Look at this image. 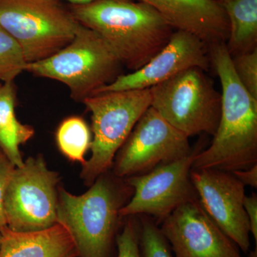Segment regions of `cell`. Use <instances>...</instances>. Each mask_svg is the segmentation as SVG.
<instances>
[{
	"mask_svg": "<svg viewBox=\"0 0 257 257\" xmlns=\"http://www.w3.org/2000/svg\"><path fill=\"white\" fill-rule=\"evenodd\" d=\"M209 50L221 85L220 120L210 146L198 152L192 169L247 170L257 164V99L236 77L225 43Z\"/></svg>",
	"mask_w": 257,
	"mask_h": 257,
	"instance_id": "6da1fadb",
	"label": "cell"
},
{
	"mask_svg": "<svg viewBox=\"0 0 257 257\" xmlns=\"http://www.w3.org/2000/svg\"><path fill=\"white\" fill-rule=\"evenodd\" d=\"M75 20L96 32L121 65L136 71L167 45L175 29L146 3L99 0L69 7Z\"/></svg>",
	"mask_w": 257,
	"mask_h": 257,
	"instance_id": "7a4b0ae2",
	"label": "cell"
},
{
	"mask_svg": "<svg viewBox=\"0 0 257 257\" xmlns=\"http://www.w3.org/2000/svg\"><path fill=\"white\" fill-rule=\"evenodd\" d=\"M133 194L125 179L108 172L82 195L58 189L57 223L72 235L78 257H110L121 218L119 211Z\"/></svg>",
	"mask_w": 257,
	"mask_h": 257,
	"instance_id": "3957f363",
	"label": "cell"
},
{
	"mask_svg": "<svg viewBox=\"0 0 257 257\" xmlns=\"http://www.w3.org/2000/svg\"><path fill=\"white\" fill-rule=\"evenodd\" d=\"M121 67L104 40L81 25L69 45L48 58L28 63L25 71L63 83L71 97L82 102L117 78Z\"/></svg>",
	"mask_w": 257,
	"mask_h": 257,
	"instance_id": "277c9868",
	"label": "cell"
},
{
	"mask_svg": "<svg viewBox=\"0 0 257 257\" xmlns=\"http://www.w3.org/2000/svg\"><path fill=\"white\" fill-rule=\"evenodd\" d=\"M92 114V155L82 165L81 177L90 187L109 172L115 155L138 120L152 105L150 89L98 93L82 101Z\"/></svg>",
	"mask_w": 257,
	"mask_h": 257,
	"instance_id": "5b68a950",
	"label": "cell"
},
{
	"mask_svg": "<svg viewBox=\"0 0 257 257\" xmlns=\"http://www.w3.org/2000/svg\"><path fill=\"white\" fill-rule=\"evenodd\" d=\"M0 26L32 63L69 45L81 24L59 0H0Z\"/></svg>",
	"mask_w": 257,
	"mask_h": 257,
	"instance_id": "8992f818",
	"label": "cell"
},
{
	"mask_svg": "<svg viewBox=\"0 0 257 257\" xmlns=\"http://www.w3.org/2000/svg\"><path fill=\"white\" fill-rule=\"evenodd\" d=\"M199 67L179 72L150 88L152 107L186 136H214L219 126L221 95Z\"/></svg>",
	"mask_w": 257,
	"mask_h": 257,
	"instance_id": "52a82bcc",
	"label": "cell"
},
{
	"mask_svg": "<svg viewBox=\"0 0 257 257\" xmlns=\"http://www.w3.org/2000/svg\"><path fill=\"white\" fill-rule=\"evenodd\" d=\"M59 180L42 156L29 157L15 167L5 194L6 226L17 232H33L57 224Z\"/></svg>",
	"mask_w": 257,
	"mask_h": 257,
	"instance_id": "ba28073f",
	"label": "cell"
},
{
	"mask_svg": "<svg viewBox=\"0 0 257 257\" xmlns=\"http://www.w3.org/2000/svg\"><path fill=\"white\" fill-rule=\"evenodd\" d=\"M193 151L188 137L150 106L115 155L113 173L121 179L144 175L189 156Z\"/></svg>",
	"mask_w": 257,
	"mask_h": 257,
	"instance_id": "9c48e42d",
	"label": "cell"
},
{
	"mask_svg": "<svg viewBox=\"0 0 257 257\" xmlns=\"http://www.w3.org/2000/svg\"><path fill=\"white\" fill-rule=\"evenodd\" d=\"M199 152L195 149L183 159L125 179L133 187V194L120 210L121 217L152 216L157 224L182 204L198 199L190 172Z\"/></svg>",
	"mask_w": 257,
	"mask_h": 257,
	"instance_id": "30bf717a",
	"label": "cell"
},
{
	"mask_svg": "<svg viewBox=\"0 0 257 257\" xmlns=\"http://www.w3.org/2000/svg\"><path fill=\"white\" fill-rule=\"evenodd\" d=\"M190 177L208 215L241 251L247 253L251 230L243 207L246 186L232 172L216 169H192Z\"/></svg>",
	"mask_w": 257,
	"mask_h": 257,
	"instance_id": "8fae6325",
	"label": "cell"
},
{
	"mask_svg": "<svg viewBox=\"0 0 257 257\" xmlns=\"http://www.w3.org/2000/svg\"><path fill=\"white\" fill-rule=\"evenodd\" d=\"M160 228L175 257H243L236 243L208 215L199 198L172 211Z\"/></svg>",
	"mask_w": 257,
	"mask_h": 257,
	"instance_id": "7c38bea8",
	"label": "cell"
},
{
	"mask_svg": "<svg viewBox=\"0 0 257 257\" xmlns=\"http://www.w3.org/2000/svg\"><path fill=\"white\" fill-rule=\"evenodd\" d=\"M210 66L207 44L192 34L175 30L167 45L143 67L132 73L120 74L94 94L150 89L186 69L199 67L207 72Z\"/></svg>",
	"mask_w": 257,
	"mask_h": 257,
	"instance_id": "4fadbf2b",
	"label": "cell"
},
{
	"mask_svg": "<svg viewBox=\"0 0 257 257\" xmlns=\"http://www.w3.org/2000/svg\"><path fill=\"white\" fill-rule=\"evenodd\" d=\"M157 10L175 30L199 37L208 46L226 43L227 17L219 0H140Z\"/></svg>",
	"mask_w": 257,
	"mask_h": 257,
	"instance_id": "5bb4252c",
	"label": "cell"
},
{
	"mask_svg": "<svg viewBox=\"0 0 257 257\" xmlns=\"http://www.w3.org/2000/svg\"><path fill=\"white\" fill-rule=\"evenodd\" d=\"M0 235V257L79 256L72 235L60 223L33 232H17L5 226Z\"/></svg>",
	"mask_w": 257,
	"mask_h": 257,
	"instance_id": "9a60e30c",
	"label": "cell"
},
{
	"mask_svg": "<svg viewBox=\"0 0 257 257\" xmlns=\"http://www.w3.org/2000/svg\"><path fill=\"white\" fill-rule=\"evenodd\" d=\"M16 89L14 82H0V150L16 167L23 166L21 145L35 135V130L22 124L15 114Z\"/></svg>",
	"mask_w": 257,
	"mask_h": 257,
	"instance_id": "2e32d148",
	"label": "cell"
},
{
	"mask_svg": "<svg viewBox=\"0 0 257 257\" xmlns=\"http://www.w3.org/2000/svg\"><path fill=\"white\" fill-rule=\"evenodd\" d=\"M229 25L226 45L231 57L257 48V0H219Z\"/></svg>",
	"mask_w": 257,
	"mask_h": 257,
	"instance_id": "e0dca14e",
	"label": "cell"
},
{
	"mask_svg": "<svg viewBox=\"0 0 257 257\" xmlns=\"http://www.w3.org/2000/svg\"><path fill=\"white\" fill-rule=\"evenodd\" d=\"M56 143L64 157L83 165L86 162L84 156L92 143L89 126L80 116L66 118L56 132Z\"/></svg>",
	"mask_w": 257,
	"mask_h": 257,
	"instance_id": "ac0fdd59",
	"label": "cell"
},
{
	"mask_svg": "<svg viewBox=\"0 0 257 257\" xmlns=\"http://www.w3.org/2000/svg\"><path fill=\"white\" fill-rule=\"evenodd\" d=\"M27 64L18 42L0 26V82H14Z\"/></svg>",
	"mask_w": 257,
	"mask_h": 257,
	"instance_id": "d6986e66",
	"label": "cell"
},
{
	"mask_svg": "<svg viewBox=\"0 0 257 257\" xmlns=\"http://www.w3.org/2000/svg\"><path fill=\"white\" fill-rule=\"evenodd\" d=\"M140 224L142 257H174L170 243L155 221L145 216Z\"/></svg>",
	"mask_w": 257,
	"mask_h": 257,
	"instance_id": "ffe728a7",
	"label": "cell"
},
{
	"mask_svg": "<svg viewBox=\"0 0 257 257\" xmlns=\"http://www.w3.org/2000/svg\"><path fill=\"white\" fill-rule=\"evenodd\" d=\"M236 77L244 89L257 99V48L231 57Z\"/></svg>",
	"mask_w": 257,
	"mask_h": 257,
	"instance_id": "44dd1931",
	"label": "cell"
},
{
	"mask_svg": "<svg viewBox=\"0 0 257 257\" xmlns=\"http://www.w3.org/2000/svg\"><path fill=\"white\" fill-rule=\"evenodd\" d=\"M141 224L128 216L122 231L116 237L117 257H142L140 250Z\"/></svg>",
	"mask_w": 257,
	"mask_h": 257,
	"instance_id": "7402d4cb",
	"label": "cell"
},
{
	"mask_svg": "<svg viewBox=\"0 0 257 257\" xmlns=\"http://www.w3.org/2000/svg\"><path fill=\"white\" fill-rule=\"evenodd\" d=\"M15 167L6 155L0 150V229L6 226L4 214L5 194Z\"/></svg>",
	"mask_w": 257,
	"mask_h": 257,
	"instance_id": "603a6c76",
	"label": "cell"
},
{
	"mask_svg": "<svg viewBox=\"0 0 257 257\" xmlns=\"http://www.w3.org/2000/svg\"><path fill=\"white\" fill-rule=\"evenodd\" d=\"M243 207L249 221L250 230L254 238L257 245V196L256 194H251L248 197L246 195L243 201Z\"/></svg>",
	"mask_w": 257,
	"mask_h": 257,
	"instance_id": "cb8c5ba5",
	"label": "cell"
},
{
	"mask_svg": "<svg viewBox=\"0 0 257 257\" xmlns=\"http://www.w3.org/2000/svg\"><path fill=\"white\" fill-rule=\"evenodd\" d=\"M232 173L245 186H250L253 188H256L257 164L247 170L235 171Z\"/></svg>",
	"mask_w": 257,
	"mask_h": 257,
	"instance_id": "d4e9b609",
	"label": "cell"
},
{
	"mask_svg": "<svg viewBox=\"0 0 257 257\" xmlns=\"http://www.w3.org/2000/svg\"><path fill=\"white\" fill-rule=\"evenodd\" d=\"M64 1L69 2L71 5H86L89 3H94V2L99 1V0H64ZM113 1H131V0H113Z\"/></svg>",
	"mask_w": 257,
	"mask_h": 257,
	"instance_id": "484cf974",
	"label": "cell"
},
{
	"mask_svg": "<svg viewBox=\"0 0 257 257\" xmlns=\"http://www.w3.org/2000/svg\"><path fill=\"white\" fill-rule=\"evenodd\" d=\"M248 257H257V248H255L254 251H251L248 254Z\"/></svg>",
	"mask_w": 257,
	"mask_h": 257,
	"instance_id": "4316f807",
	"label": "cell"
},
{
	"mask_svg": "<svg viewBox=\"0 0 257 257\" xmlns=\"http://www.w3.org/2000/svg\"><path fill=\"white\" fill-rule=\"evenodd\" d=\"M0 242H1V235H0Z\"/></svg>",
	"mask_w": 257,
	"mask_h": 257,
	"instance_id": "83f0119b",
	"label": "cell"
}]
</instances>
